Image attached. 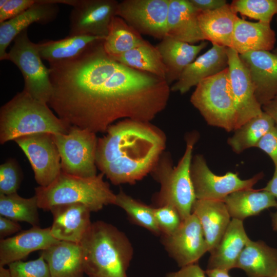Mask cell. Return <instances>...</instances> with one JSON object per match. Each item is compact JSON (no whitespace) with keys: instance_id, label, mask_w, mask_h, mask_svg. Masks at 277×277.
Returning <instances> with one entry per match:
<instances>
[{"instance_id":"obj_1","label":"cell","mask_w":277,"mask_h":277,"mask_svg":"<svg viewBox=\"0 0 277 277\" xmlns=\"http://www.w3.org/2000/svg\"><path fill=\"white\" fill-rule=\"evenodd\" d=\"M103 41L74 58L49 63L48 68V106L70 127L95 133L123 117L149 121L165 108L171 91L165 80L111 58Z\"/></svg>"},{"instance_id":"obj_2","label":"cell","mask_w":277,"mask_h":277,"mask_svg":"<svg viewBox=\"0 0 277 277\" xmlns=\"http://www.w3.org/2000/svg\"><path fill=\"white\" fill-rule=\"evenodd\" d=\"M98 140L96 165L114 184L132 183L150 170L164 147L162 136L129 120L111 125Z\"/></svg>"},{"instance_id":"obj_3","label":"cell","mask_w":277,"mask_h":277,"mask_svg":"<svg viewBox=\"0 0 277 277\" xmlns=\"http://www.w3.org/2000/svg\"><path fill=\"white\" fill-rule=\"evenodd\" d=\"M80 244L88 277H127L133 249L115 226L102 221L92 223Z\"/></svg>"},{"instance_id":"obj_4","label":"cell","mask_w":277,"mask_h":277,"mask_svg":"<svg viewBox=\"0 0 277 277\" xmlns=\"http://www.w3.org/2000/svg\"><path fill=\"white\" fill-rule=\"evenodd\" d=\"M70 126L53 113L48 104L24 90L17 93L0 110V143L39 133H67Z\"/></svg>"},{"instance_id":"obj_5","label":"cell","mask_w":277,"mask_h":277,"mask_svg":"<svg viewBox=\"0 0 277 277\" xmlns=\"http://www.w3.org/2000/svg\"><path fill=\"white\" fill-rule=\"evenodd\" d=\"M101 173L92 177H81L61 171L49 186L34 189L39 208L45 211L56 205L80 203L91 212L101 210L104 206L115 204L116 194L103 179Z\"/></svg>"},{"instance_id":"obj_6","label":"cell","mask_w":277,"mask_h":277,"mask_svg":"<svg viewBox=\"0 0 277 277\" xmlns=\"http://www.w3.org/2000/svg\"><path fill=\"white\" fill-rule=\"evenodd\" d=\"M190 102L209 125L228 132L237 128L238 115L230 88L228 67L201 81Z\"/></svg>"},{"instance_id":"obj_7","label":"cell","mask_w":277,"mask_h":277,"mask_svg":"<svg viewBox=\"0 0 277 277\" xmlns=\"http://www.w3.org/2000/svg\"><path fill=\"white\" fill-rule=\"evenodd\" d=\"M196 136L187 138L184 154L176 167L161 166L157 177L161 185L159 195V206L169 205L176 209L182 220L192 213L196 200L190 175L192 151Z\"/></svg>"},{"instance_id":"obj_8","label":"cell","mask_w":277,"mask_h":277,"mask_svg":"<svg viewBox=\"0 0 277 277\" xmlns=\"http://www.w3.org/2000/svg\"><path fill=\"white\" fill-rule=\"evenodd\" d=\"M13 41L5 60L12 62L21 71L25 83L23 90L33 98L48 104L52 94L49 68L42 62L37 44L30 40L27 29Z\"/></svg>"},{"instance_id":"obj_9","label":"cell","mask_w":277,"mask_h":277,"mask_svg":"<svg viewBox=\"0 0 277 277\" xmlns=\"http://www.w3.org/2000/svg\"><path fill=\"white\" fill-rule=\"evenodd\" d=\"M61 157L62 171L75 176L92 177L96 174L95 133L70 127L65 134L53 135Z\"/></svg>"},{"instance_id":"obj_10","label":"cell","mask_w":277,"mask_h":277,"mask_svg":"<svg viewBox=\"0 0 277 277\" xmlns=\"http://www.w3.org/2000/svg\"><path fill=\"white\" fill-rule=\"evenodd\" d=\"M190 175L197 200L223 201L232 192L252 188L264 174L260 172L247 180L240 179L238 173L232 172L218 175L209 169L202 155H196L192 160Z\"/></svg>"},{"instance_id":"obj_11","label":"cell","mask_w":277,"mask_h":277,"mask_svg":"<svg viewBox=\"0 0 277 277\" xmlns=\"http://www.w3.org/2000/svg\"><path fill=\"white\" fill-rule=\"evenodd\" d=\"M14 141L28 158L39 186L51 184L62 171L61 157L53 134L36 133Z\"/></svg>"},{"instance_id":"obj_12","label":"cell","mask_w":277,"mask_h":277,"mask_svg":"<svg viewBox=\"0 0 277 277\" xmlns=\"http://www.w3.org/2000/svg\"><path fill=\"white\" fill-rule=\"evenodd\" d=\"M169 0H124L118 2L116 16L140 34L163 39L166 35Z\"/></svg>"},{"instance_id":"obj_13","label":"cell","mask_w":277,"mask_h":277,"mask_svg":"<svg viewBox=\"0 0 277 277\" xmlns=\"http://www.w3.org/2000/svg\"><path fill=\"white\" fill-rule=\"evenodd\" d=\"M118 4L115 0H75L70 15L69 35L106 37Z\"/></svg>"},{"instance_id":"obj_14","label":"cell","mask_w":277,"mask_h":277,"mask_svg":"<svg viewBox=\"0 0 277 277\" xmlns=\"http://www.w3.org/2000/svg\"><path fill=\"white\" fill-rule=\"evenodd\" d=\"M163 244L181 268L197 263L208 251L202 227L193 213L182 220L174 233L163 235Z\"/></svg>"},{"instance_id":"obj_15","label":"cell","mask_w":277,"mask_h":277,"mask_svg":"<svg viewBox=\"0 0 277 277\" xmlns=\"http://www.w3.org/2000/svg\"><path fill=\"white\" fill-rule=\"evenodd\" d=\"M227 54L230 88L238 115V128L263 110L255 97L249 71L239 53L233 49L227 48Z\"/></svg>"},{"instance_id":"obj_16","label":"cell","mask_w":277,"mask_h":277,"mask_svg":"<svg viewBox=\"0 0 277 277\" xmlns=\"http://www.w3.org/2000/svg\"><path fill=\"white\" fill-rule=\"evenodd\" d=\"M239 55L249 71L255 97L262 106L277 95V55L255 51Z\"/></svg>"},{"instance_id":"obj_17","label":"cell","mask_w":277,"mask_h":277,"mask_svg":"<svg viewBox=\"0 0 277 277\" xmlns=\"http://www.w3.org/2000/svg\"><path fill=\"white\" fill-rule=\"evenodd\" d=\"M61 0H36L29 9L17 16L0 23V60H5L7 48L15 38L33 23L46 24L52 22L59 12Z\"/></svg>"},{"instance_id":"obj_18","label":"cell","mask_w":277,"mask_h":277,"mask_svg":"<svg viewBox=\"0 0 277 277\" xmlns=\"http://www.w3.org/2000/svg\"><path fill=\"white\" fill-rule=\"evenodd\" d=\"M50 228L52 236L58 241L80 244L89 229L91 211L80 203L66 204L52 207Z\"/></svg>"},{"instance_id":"obj_19","label":"cell","mask_w":277,"mask_h":277,"mask_svg":"<svg viewBox=\"0 0 277 277\" xmlns=\"http://www.w3.org/2000/svg\"><path fill=\"white\" fill-rule=\"evenodd\" d=\"M58 241L51 234L50 227L41 228L38 226L1 239L0 266L22 261L31 252L44 250Z\"/></svg>"},{"instance_id":"obj_20","label":"cell","mask_w":277,"mask_h":277,"mask_svg":"<svg viewBox=\"0 0 277 277\" xmlns=\"http://www.w3.org/2000/svg\"><path fill=\"white\" fill-rule=\"evenodd\" d=\"M227 48L212 44V47L189 64L170 90L184 94L203 80L214 75L228 67Z\"/></svg>"},{"instance_id":"obj_21","label":"cell","mask_w":277,"mask_h":277,"mask_svg":"<svg viewBox=\"0 0 277 277\" xmlns=\"http://www.w3.org/2000/svg\"><path fill=\"white\" fill-rule=\"evenodd\" d=\"M198 13L189 0H169L166 36L192 45L203 42Z\"/></svg>"},{"instance_id":"obj_22","label":"cell","mask_w":277,"mask_h":277,"mask_svg":"<svg viewBox=\"0 0 277 277\" xmlns=\"http://www.w3.org/2000/svg\"><path fill=\"white\" fill-rule=\"evenodd\" d=\"M243 221L232 219L216 247L210 252L207 269L229 271L235 268L238 258L250 241Z\"/></svg>"},{"instance_id":"obj_23","label":"cell","mask_w":277,"mask_h":277,"mask_svg":"<svg viewBox=\"0 0 277 277\" xmlns=\"http://www.w3.org/2000/svg\"><path fill=\"white\" fill-rule=\"evenodd\" d=\"M192 213L199 219L210 252L218 245L229 224L230 215L222 201L196 200Z\"/></svg>"},{"instance_id":"obj_24","label":"cell","mask_w":277,"mask_h":277,"mask_svg":"<svg viewBox=\"0 0 277 277\" xmlns=\"http://www.w3.org/2000/svg\"><path fill=\"white\" fill-rule=\"evenodd\" d=\"M41 255L48 264L51 277H84L80 244L58 241L42 250Z\"/></svg>"},{"instance_id":"obj_25","label":"cell","mask_w":277,"mask_h":277,"mask_svg":"<svg viewBox=\"0 0 277 277\" xmlns=\"http://www.w3.org/2000/svg\"><path fill=\"white\" fill-rule=\"evenodd\" d=\"M236 13L230 5L198 13L199 25L205 40L226 48H231Z\"/></svg>"},{"instance_id":"obj_26","label":"cell","mask_w":277,"mask_h":277,"mask_svg":"<svg viewBox=\"0 0 277 277\" xmlns=\"http://www.w3.org/2000/svg\"><path fill=\"white\" fill-rule=\"evenodd\" d=\"M207 45L205 42L199 45L190 44L167 36L161 40L155 47L166 67L165 80L169 86L178 80L184 69Z\"/></svg>"},{"instance_id":"obj_27","label":"cell","mask_w":277,"mask_h":277,"mask_svg":"<svg viewBox=\"0 0 277 277\" xmlns=\"http://www.w3.org/2000/svg\"><path fill=\"white\" fill-rule=\"evenodd\" d=\"M275 42L270 24L250 22L240 18L236 22L231 48L239 54L255 51H270Z\"/></svg>"},{"instance_id":"obj_28","label":"cell","mask_w":277,"mask_h":277,"mask_svg":"<svg viewBox=\"0 0 277 277\" xmlns=\"http://www.w3.org/2000/svg\"><path fill=\"white\" fill-rule=\"evenodd\" d=\"M235 268L243 270L248 277H273L277 271V249L261 241L247 243Z\"/></svg>"},{"instance_id":"obj_29","label":"cell","mask_w":277,"mask_h":277,"mask_svg":"<svg viewBox=\"0 0 277 277\" xmlns=\"http://www.w3.org/2000/svg\"><path fill=\"white\" fill-rule=\"evenodd\" d=\"M223 201L230 216L242 221L269 208L277 207L275 197L262 189L238 190L229 194Z\"/></svg>"},{"instance_id":"obj_30","label":"cell","mask_w":277,"mask_h":277,"mask_svg":"<svg viewBox=\"0 0 277 277\" xmlns=\"http://www.w3.org/2000/svg\"><path fill=\"white\" fill-rule=\"evenodd\" d=\"M105 38L89 35H69L61 39L46 41L37 44L41 57L49 64L74 58L93 44Z\"/></svg>"},{"instance_id":"obj_31","label":"cell","mask_w":277,"mask_h":277,"mask_svg":"<svg viewBox=\"0 0 277 277\" xmlns=\"http://www.w3.org/2000/svg\"><path fill=\"white\" fill-rule=\"evenodd\" d=\"M111 58L127 67L151 73L165 80L167 70L161 55L156 47L148 41L122 54Z\"/></svg>"},{"instance_id":"obj_32","label":"cell","mask_w":277,"mask_h":277,"mask_svg":"<svg viewBox=\"0 0 277 277\" xmlns=\"http://www.w3.org/2000/svg\"><path fill=\"white\" fill-rule=\"evenodd\" d=\"M146 41L123 18L115 16L111 21L103 45L106 53L113 57L139 46Z\"/></svg>"},{"instance_id":"obj_33","label":"cell","mask_w":277,"mask_h":277,"mask_svg":"<svg viewBox=\"0 0 277 277\" xmlns=\"http://www.w3.org/2000/svg\"><path fill=\"white\" fill-rule=\"evenodd\" d=\"M275 125L272 117L263 111L236 129L227 143L234 152L240 153L256 147L261 138Z\"/></svg>"},{"instance_id":"obj_34","label":"cell","mask_w":277,"mask_h":277,"mask_svg":"<svg viewBox=\"0 0 277 277\" xmlns=\"http://www.w3.org/2000/svg\"><path fill=\"white\" fill-rule=\"evenodd\" d=\"M37 199L21 197L17 193L0 194V215L16 222H27L32 226L39 224Z\"/></svg>"},{"instance_id":"obj_35","label":"cell","mask_w":277,"mask_h":277,"mask_svg":"<svg viewBox=\"0 0 277 277\" xmlns=\"http://www.w3.org/2000/svg\"><path fill=\"white\" fill-rule=\"evenodd\" d=\"M114 205L124 209L137 225L155 234L161 233L154 215L153 208L139 202L122 191L116 194Z\"/></svg>"},{"instance_id":"obj_36","label":"cell","mask_w":277,"mask_h":277,"mask_svg":"<svg viewBox=\"0 0 277 277\" xmlns=\"http://www.w3.org/2000/svg\"><path fill=\"white\" fill-rule=\"evenodd\" d=\"M230 6L236 13L267 24L277 14V0H235Z\"/></svg>"},{"instance_id":"obj_37","label":"cell","mask_w":277,"mask_h":277,"mask_svg":"<svg viewBox=\"0 0 277 277\" xmlns=\"http://www.w3.org/2000/svg\"><path fill=\"white\" fill-rule=\"evenodd\" d=\"M8 266L12 277H51L48 264L42 255L34 260L16 261Z\"/></svg>"},{"instance_id":"obj_38","label":"cell","mask_w":277,"mask_h":277,"mask_svg":"<svg viewBox=\"0 0 277 277\" xmlns=\"http://www.w3.org/2000/svg\"><path fill=\"white\" fill-rule=\"evenodd\" d=\"M153 213L163 235H169L174 233L182 222L178 211L171 205H166L153 208Z\"/></svg>"},{"instance_id":"obj_39","label":"cell","mask_w":277,"mask_h":277,"mask_svg":"<svg viewBox=\"0 0 277 277\" xmlns=\"http://www.w3.org/2000/svg\"><path fill=\"white\" fill-rule=\"evenodd\" d=\"M22 181L21 173L14 161L9 160L0 166V194L17 193Z\"/></svg>"},{"instance_id":"obj_40","label":"cell","mask_w":277,"mask_h":277,"mask_svg":"<svg viewBox=\"0 0 277 277\" xmlns=\"http://www.w3.org/2000/svg\"><path fill=\"white\" fill-rule=\"evenodd\" d=\"M36 0H1L0 23L12 19L32 6Z\"/></svg>"},{"instance_id":"obj_41","label":"cell","mask_w":277,"mask_h":277,"mask_svg":"<svg viewBox=\"0 0 277 277\" xmlns=\"http://www.w3.org/2000/svg\"><path fill=\"white\" fill-rule=\"evenodd\" d=\"M255 147L267 153L277 167V125L272 127L260 140Z\"/></svg>"},{"instance_id":"obj_42","label":"cell","mask_w":277,"mask_h":277,"mask_svg":"<svg viewBox=\"0 0 277 277\" xmlns=\"http://www.w3.org/2000/svg\"><path fill=\"white\" fill-rule=\"evenodd\" d=\"M204 271L197 264L182 267L179 270L168 273L166 277H206Z\"/></svg>"},{"instance_id":"obj_43","label":"cell","mask_w":277,"mask_h":277,"mask_svg":"<svg viewBox=\"0 0 277 277\" xmlns=\"http://www.w3.org/2000/svg\"><path fill=\"white\" fill-rule=\"evenodd\" d=\"M194 8L198 12L211 11L227 4L224 0H189Z\"/></svg>"},{"instance_id":"obj_44","label":"cell","mask_w":277,"mask_h":277,"mask_svg":"<svg viewBox=\"0 0 277 277\" xmlns=\"http://www.w3.org/2000/svg\"><path fill=\"white\" fill-rule=\"evenodd\" d=\"M21 229L17 222L0 215V238L5 239L6 236L16 233Z\"/></svg>"},{"instance_id":"obj_45","label":"cell","mask_w":277,"mask_h":277,"mask_svg":"<svg viewBox=\"0 0 277 277\" xmlns=\"http://www.w3.org/2000/svg\"><path fill=\"white\" fill-rule=\"evenodd\" d=\"M263 111L270 116L277 125V95L262 106Z\"/></svg>"},{"instance_id":"obj_46","label":"cell","mask_w":277,"mask_h":277,"mask_svg":"<svg viewBox=\"0 0 277 277\" xmlns=\"http://www.w3.org/2000/svg\"><path fill=\"white\" fill-rule=\"evenodd\" d=\"M262 189L270 193L277 200V167H275L272 177Z\"/></svg>"},{"instance_id":"obj_47","label":"cell","mask_w":277,"mask_h":277,"mask_svg":"<svg viewBox=\"0 0 277 277\" xmlns=\"http://www.w3.org/2000/svg\"><path fill=\"white\" fill-rule=\"evenodd\" d=\"M208 277H231L228 272L219 269H207L205 271Z\"/></svg>"},{"instance_id":"obj_48","label":"cell","mask_w":277,"mask_h":277,"mask_svg":"<svg viewBox=\"0 0 277 277\" xmlns=\"http://www.w3.org/2000/svg\"><path fill=\"white\" fill-rule=\"evenodd\" d=\"M0 277H12L9 268H5V266H0Z\"/></svg>"},{"instance_id":"obj_49","label":"cell","mask_w":277,"mask_h":277,"mask_svg":"<svg viewBox=\"0 0 277 277\" xmlns=\"http://www.w3.org/2000/svg\"><path fill=\"white\" fill-rule=\"evenodd\" d=\"M271 216L273 229L275 231H277V210L275 213L272 214Z\"/></svg>"},{"instance_id":"obj_50","label":"cell","mask_w":277,"mask_h":277,"mask_svg":"<svg viewBox=\"0 0 277 277\" xmlns=\"http://www.w3.org/2000/svg\"><path fill=\"white\" fill-rule=\"evenodd\" d=\"M273 277H277V271L274 275V276Z\"/></svg>"}]
</instances>
